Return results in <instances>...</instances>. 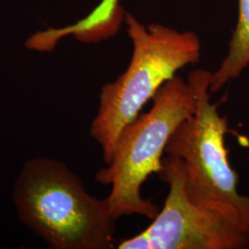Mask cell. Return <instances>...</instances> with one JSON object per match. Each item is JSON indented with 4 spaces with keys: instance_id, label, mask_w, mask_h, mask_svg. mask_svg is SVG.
<instances>
[{
    "instance_id": "cell-6",
    "label": "cell",
    "mask_w": 249,
    "mask_h": 249,
    "mask_svg": "<svg viewBox=\"0 0 249 249\" xmlns=\"http://www.w3.org/2000/svg\"><path fill=\"white\" fill-rule=\"evenodd\" d=\"M124 15L120 0H101L86 17L62 28L39 31L27 39L25 46L37 52H52L58 42L69 36L83 44H96L116 36Z\"/></svg>"
},
{
    "instance_id": "cell-2",
    "label": "cell",
    "mask_w": 249,
    "mask_h": 249,
    "mask_svg": "<svg viewBox=\"0 0 249 249\" xmlns=\"http://www.w3.org/2000/svg\"><path fill=\"white\" fill-rule=\"evenodd\" d=\"M124 22L132 42L131 58L115 81L102 87L98 111L89 126V135L100 145L106 164L112 159L124 127L137 119L160 87L201 57V42L194 32L160 23L145 25L128 12Z\"/></svg>"
},
{
    "instance_id": "cell-1",
    "label": "cell",
    "mask_w": 249,
    "mask_h": 249,
    "mask_svg": "<svg viewBox=\"0 0 249 249\" xmlns=\"http://www.w3.org/2000/svg\"><path fill=\"white\" fill-rule=\"evenodd\" d=\"M11 199L19 221L50 249H116V220L107 198L91 196L60 160H27L14 182Z\"/></svg>"
},
{
    "instance_id": "cell-4",
    "label": "cell",
    "mask_w": 249,
    "mask_h": 249,
    "mask_svg": "<svg viewBox=\"0 0 249 249\" xmlns=\"http://www.w3.org/2000/svg\"><path fill=\"white\" fill-rule=\"evenodd\" d=\"M187 78L196 91V110L178 125L165 153L181 160L186 193L194 204L223 214L249 234V196L238 191L239 178L229 161L228 120L211 101L212 71L196 70Z\"/></svg>"
},
{
    "instance_id": "cell-8",
    "label": "cell",
    "mask_w": 249,
    "mask_h": 249,
    "mask_svg": "<svg viewBox=\"0 0 249 249\" xmlns=\"http://www.w3.org/2000/svg\"><path fill=\"white\" fill-rule=\"evenodd\" d=\"M187 1H190V2H195V1H197V0H187Z\"/></svg>"
},
{
    "instance_id": "cell-3",
    "label": "cell",
    "mask_w": 249,
    "mask_h": 249,
    "mask_svg": "<svg viewBox=\"0 0 249 249\" xmlns=\"http://www.w3.org/2000/svg\"><path fill=\"white\" fill-rule=\"evenodd\" d=\"M195 110L193 83L176 76L154 95L150 111L124 127L110 162L95 175L98 183L111 186L106 198L116 220L132 215L153 220L160 212L158 205L143 197V184L158 174L170 138Z\"/></svg>"
},
{
    "instance_id": "cell-7",
    "label": "cell",
    "mask_w": 249,
    "mask_h": 249,
    "mask_svg": "<svg viewBox=\"0 0 249 249\" xmlns=\"http://www.w3.org/2000/svg\"><path fill=\"white\" fill-rule=\"evenodd\" d=\"M249 66V0H238V17L226 55L212 72L210 91L218 92L240 77Z\"/></svg>"
},
{
    "instance_id": "cell-5",
    "label": "cell",
    "mask_w": 249,
    "mask_h": 249,
    "mask_svg": "<svg viewBox=\"0 0 249 249\" xmlns=\"http://www.w3.org/2000/svg\"><path fill=\"white\" fill-rule=\"evenodd\" d=\"M157 175L169 187L162 209L145 230L118 242L116 249H249V233L223 214L188 198L178 158L163 157Z\"/></svg>"
}]
</instances>
